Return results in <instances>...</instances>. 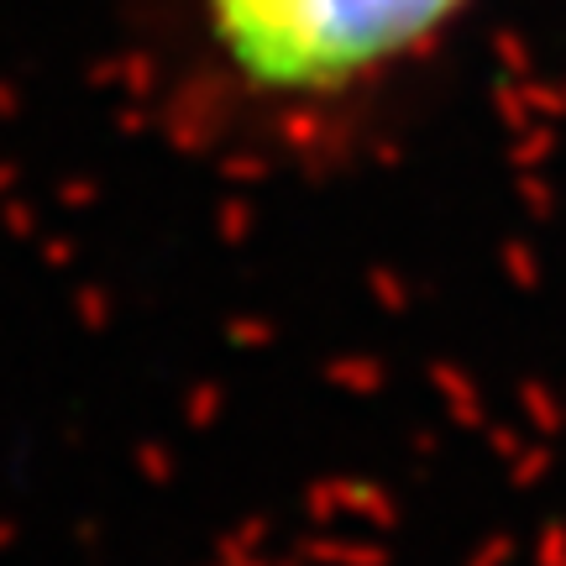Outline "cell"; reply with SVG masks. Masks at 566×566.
Wrapping results in <instances>:
<instances>
[{
	"label": "cell",
	"mask_w": 566,
	"mask_h": 566,
	"mask_svg": "<svg viewBox=\"0 0 566 566\" xmlns=\"http://www.w3.org/2000/svg\"><path fill=\"white\" fill-rule=\"evenodd\" d=\"M478 0H189L205 69L242 105L336 111L436 53Z\"/></svg>",
	"instance_id": "6da1fadb"
}]
</instances>
